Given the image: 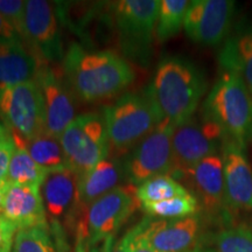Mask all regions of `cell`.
I'll use <instances>...</instances> for the list:
<instances>
[{
    "label": "cell",
    "instance_id": "1",
    "mask_svg": "<svg viewBox=\"0 0 252 252\" xmlns=\"http://www.w3.org/2000/svg\"><path fill=\"white\" fill-rule=\"evenodd\" d=\"M63 74L72 94L87 103L111 99L134 81L133 69L122 56L112 52H90L77 43L65 52Z\"/></svg>",
    "mask_w": 252,
    "mask_h": 252
},
{
    "label": "cell",
    "instance_id": "2",
    "mask_svg": "<svg viewBox=\"0 0 252 252\" xmlns=\"http://www.w3.org/2000/svg\"><path fill=\"white\" fill-rule=\"evenodd\" d=\"M207 78L190 60L169 56L158 64L146 90L160 123L176 126L193 117L207 91Z\"/></svg>",
    "mask_w": 252,
    "mask_h": 252
},
{
    "label": "cell",
    "instance_id": "3",
    "mask_svg": "<svg viewBox=\"0 0 252 252\" xmlns=\"http://www.w3.org/2000/svg\"><path fill=\"white\" fill-rule=\"evenodd\" d=\"M201 116L244 149L252 143V94L236 72L220 70L204 99Z\"/></svg>",
    "mask_w": 252,
    "mask_h": 252
},
{
    "label": "cell",
    "instance_id": "4",
    "mask_svg": "<svg viewBox=\"0 0 252 252\" xmlns=\"http://www.w3.org/2000/svg\"><path fill=\"white\" fill-rule=\"evenodd\" d=\"M108 131L110 157L127 156L157 128L160 118L146 91L126 93L103 111Z\"/></svg>",
    "mask_w": 252,
    "mask_h": 252
},
{
    "label": "cell",
    "instance_id": "5",
    "mask_svg": "<svg viewBox=\"0 0 252 252\" xmlns=\"http://www.w3.org/2000/svg\"><path fill=\"white\" fill-rule=\"evenodd\" d=\"M133 241L153 252H190L203 248L207 241L200 215L184 219H144L127 232Z\"/></svg>",
    "mask_w": 252,
    "mask_h": 252
},
{
    "label": "cell",
    "instance_id": "6",
    "mask_svg": "<svg viewBox=\"0 0 252 252\" xmlns=\"http://www.w3.org/2000/svg\"><path fill=\"white\" fill-rule=\"evenodd\" d=\"M68 168L83 174L110 156L104 116L88 112L77 116L61 137Z\"/></svg>",
    "mask_w": 252,
    "mask_h": 252
},
{
    "label": "cell",
    "instance_id": "7",
    "mask_svg": "<svg viewBox=\"0 0 252 252\" xmlns=\"http://www.w3.org/2000/svg\"><path fill=\"white\" fill-rule=\"evenodd\" d=\"M229 139L212 122L193 116L176 125L172 134V174L180 178L206 158L220 154Z\"/></svg>",
    "mask_w": 252,
    "mask_h": 252
},
{
    "label": "cell",
    "instance_id": "8",
    "mask_svg": "<svg viewBox=\"0 0 252 252\" xmlns=\"http://www.w3.org/2000/svg\"><path fill=\"white\" fill-rule=\"evenodd\" d=\"M160 1L122 0L112 6L123 53L134 61L146 63L152 49Z\"/></svg>",
    "mask_w": 252,
    "mask_h": 252
},
{
    "label": "cell",
    "instance_id": "9",
    "mask_svg": "<svg viewBox=\"0 0 252 252\" xmlns=\"http://www.w3.org/2000/svg\"><path fill=\"white\" fill-rule=\"evenodd\" d=\"M197 198L200 210L220 229L236 223L226 202L222 153L214 154L191 167L180 178Z\"/></svg>",
    "mask_w": 252,
    "mask_h": 252
},
{
    "label": "cell",
    "instance_id": "10",
    "mask_svg": "<svg viewBox=\"0 0 252 252\" xmlns=\"http://www.w3.org/2000/svg\"><path fill=\"white\" fill-rule=\"evenodd\" d=\"M135 188L132 185L121 186L94 201L78 220L75 230H80L94 247L115 237L118 229L140 204Z\"/></svg>",
    "mask_w": 252,
    "mask_h": 252
},
{
    "label": "cell",
    "instance_id": "11",
    "mask_svg": "<svg viewBox=\"0 0 252 252\" xmlns=\"http://www.w3.org/2000/svg\"><path fill=\"white\" fill-rule=\"evenodd\" d=\"M0 119L9 133L27 139L46 133L42 98L35 81L0 84Z\"/></svg>",
    "mask_w": 252,
    "mask_h": 252
},
{
    "label": "cell",
    "instance_id": "12",
    "mask_svg": "<svg viewBox=\"0 0 252 252\" xmlns=\"http://www.w3.org/2000/svg\"><path fill=\"white\" fill-rule=\"evenodd\" d=\"M174 127L161 122L126 156L124 167L128 185L138 187L156 176L172 174V134Z\"/></svg>",
    "mask_w": 252,
    "mask_h": 252
},
{
    "label": "cell",
    "instance_id": "13",
    "mask_svg": "<svg viewBox=\"0 0 252 252\" xmlns=\"http://www.w3.org/2000/svg\"><path fill=\"white\" fill-rule=\"evenodd\" d=\"M237 5L231 0H194L187 9L184 28L198 45L224 43L235 27Z\"/></svg>",
    "mask_w": 252,
    "mask_h": 252
},
{
    "label": "cell",
    "instance_id": "14",
    "mask_svg": "<svg viewBox=\"0 0 252 252\" xmlns=\"http://www.w3.org/2000/svg\"><path fill=\"white\" fill-rule=\"evenodd\" d=\"M27 45L43 63L63 61L62 34L54 4L28 0L26 4Z\"/></svg>",
    "mask_w": 252,
    "mask_h": 252
},
{
    "label": "cell",
    "instance_id": "15",
    "mask_svg": "<svg viewBox=\"0 0 252 252\" xmlns=\"http://www.w3.org/2000/svg\"><path fill=\"white\" fill-rule=\"evenodd\" d=\"M78 180L80 174L70 168L47 173L40 186L47 219L50 225L56 224L76 229L80 220L78 210Z\"/></svg>",
    "mask_w": 252,
    "mask_h": 252
},
{
    "label": "cell",
    "instance_id": "16",
    "mask_svg": "<svg viewBox=\"0 0 252 252\" xmlns=\"http://www.w3.org/2000/svg\"><path fill=\"white\" fill-rule=\"evenodd\" d=\"M35 82L39 87L45 112L46 133L60 138L76 116L74 94L67 81L53 67L42 64Z\"/></svg>",
    "mask_w": 252,
    "mask_h": 252
},
{
    "label": "cell",
    "instance_id": "17",
    "mask_svg": "<svg viewBox=\"0 0 252 252\" xmlns=\"http://www.w3.org/2000/svg\"><path fill=\"white\" fill-rule=\"evenodd\" d=\"M225 195L235 217L239 213H252V167L247 149L228 140L222 151Z\"/></svg>",
    "mask_w": 252,
    "mask_h": 252
},
{
    "label": "cell",
    "instance_id": "18",
    "mask_svg": "<svg viewBox=\"0 0 252 252\" xmlns=\"http://www.w3.org/2000/svg\"><path fill=\"white\" fill-rule=\"evenodd\" d=\"M0 215L18 230L47 224L39 186H7Z\"/></svg>",
    "mask_w": 252,
    "mask_h": 252
},
{
    "label": "cell",
    "instance_id": "19",
    "mask_svg": "<svg viewBox=\"0 0 252 252\" xmlns=\"http://www.w3.org/2000/svg\"><path fill=\"white\" fill-rule=\"evenodd\" d=\"M124 180H126L124 162L119 158L110 156L94 168L81 174L78 180L80 219L94 201L121 187Z\"/></svg>",
    "mask_w": 252,
    "mask_h": 252
},
{
    "label": "cell",
    "instance_id": "20",
    "mask_svg": "<svg viewBox=\"0 0 252 252\" xmlns=\"http://www.w3.org/2000/svg\"><path fill=\"white\" fill-rule=\"evenodd\" d=\"M220 70L238 74L252 94V17L235 25L219 54Z\"/></svg>",
    "mask_w": 252,
    "mask_h": 252
},
{
    "label": "cell",
    "instance_id": "21",
    "mask_svg": "<svg viewBox=\"0 0 252 252\" xmlns=\"http://www.w3.org/2000/svg\"><path fill=\"white\" fill-rule=\"evenodd\" d=\"M46 64L19 39L0 37V84L13 86L35 81Z\"/></svg>",
    "mask_w": 252,
    "mask_h": 252
},
{
    "label": "cell",
    "instance_id": "22",
    "mask_svg": "<svg viewBox=\"0 0 252 252\" xmlns=\"http://www.w3.org/2000/svg\"><path fill=\"white\" fill-rule=\"evenodd\" d=\"M9 134L14 140L15 146L26 151L32 159L47 172L68 168L67 159L60 138L43 133L39 137L27 139L14 133Z\"/></svg>",
    "mask_w": 252,
    "mask_h": 252
},
{
    "label": "cell",
    "instance_id": "23",
    "mask_svg": "<svg viewBox=\"0 0 252 252\" xmlns=\"http://www.w3.org/2000/svg\"><path fill=\"white\" fill-rule=\"evenodd\" d=\"M46 169L34 161L26 151L17 147L8 167L7 186H41L47 175Z\"/></svg>",
    "mask_w": 252,
    "mask_h": 252
},
{
    "label": "cell",
    "instance_id": "24",
    "mask_svg": "<svg viewBox=\"0 0 252 252\" xmlns=\"http://www.w3.org/2000/svg\"><path fill=\"white\" fill-rule=\"evenodd\" d=\"M190 5L188 0H161L158 12L156 37L160 42L178 35L184 27L186 13Z\"/></svg>",
    "mask_w": 252,
    "mask_h": 252
},
{
    "label": "cell",
    "instance_id": "25",
    "mask_svg": "<svg viewBox=\"0 0 252 252\" xmlns=\"http://www.w3.org/2000/svg\"><path fill=\"white\" fill-rule=\"evenodd\" d=\"M190 193L187 187L171 175H159L145 181L135 188V194L140 206L145 203H157L169 198L184 196Z\"/></svg>",
    "mask_w": 252,
    "mask_h": 252
},
{
    "label": "cell",
    "instance_id": "26",
    "mask_svg": "<svg viewBox=\"0 0 252 252\" xmlns=\"http://www.w3.org/2000/svg\"><path fill=\"white\" fill-rule=\"evenodd\" d=\"M12 252H60V249L47 223L18 230Z\"/></svg>",
    "mask_w": 252,
    "mask_h": 252
},
{
    "label": "cell",
    "instance_id": "27",
    "mask_svg": "<svg viewBox=\"0 0 252 252\" xmlns=\"http://www.w3.org/2000/svg\"><path fill=\"white\" fill-rule=\"evenodd\" d=\"M141 208L152 217L172 220L197 215L200 212V203L193 194L189 193L184 196L173 197L161 202L141 204Z\"/></svg>",
    "mask_w": 252,
    "mask_h": 252
},
{
    "label": "cell",
    "instance_id": "28",
    "mask_svg": "<svg viewBox=\"0 0 252 252\" xmlns=\"http://www.w3.org/2000/svg\"><path fill=\"white\" fill-rule=\"evenodd\" d=\"M212 241L217 252H252V229L235 223L212 235Z\"/></svg>",
    "mask_w": 252,
    "mask_h": 252
},
{
    "label": "cell",
    "instance_id": "29",
    "mask_svg": "<svg viewBox=\"0 0 252 252\" xmlns=\"http://www.w3.org/2000/svg\"><path fill=\"white\" fill-rule=\"evenodd\" d=\"M26 4L27 1H24V0H0V13L12 30L15 32L19 39L28 47L26 34Z\"/></svg>",
    "mask_w": 252,
    "mask_h": 252
},
{
    "label": "cell",
    "instance_id": "30",
    "mask_svg": "<svg viewBox=\"0 0 252 252\" xmlns=\"http://www.w3.org/2000/svg\"><path fill=\"white\" fill-rule=\"evenodd\" d=\"M15 149L17 146L9 133L0 139V185H5L9 163Z\"/></svg>",
    "mask_w": 252,
    "mask_h": 252
},
{
    "label": "cell",
    "instance_id": "31",
    "mask_svg": "<svg viewBox=\"0 0 252 252\" xmlns=\"http://www.w3.org/2000/svg\"><path fill=\"white\" fill-rule=\"evenodd\" d=\"M18 229L0 215V252H12Z\"/></svg>",
    "mask_w": 252,
    "mask_h": 252
},
{
    "label": "cell",
    "instance_id": "32",
    "mask_svg": "<svg viewBox=\"0 0 252 252\" xmlns=\"http://www.w3.org/2000/svg\"><path fill=\"white\" fill-rule=\"evenodd\" d=\"M102 250L103 252H131L124 237L117 242L115 241V237L108 238L104 242Z\"/></svg>",
    "mask_w": 252,
    "mask_h": 252
},
{
    "label": "cell",
    "instance_id": "33",
    "mask_svg": "<svg viewBox=\"0 0 252 252\" xmlns=\"http://www.w3.org/2000/svg\"><path fill=\"white\" fill-rule=\"evenodd\" d=\"M75 231H76V241H75V247L72 252H103V250H99L98 247L90 245L80 230H75Z\"/></svg>",
    "mask_w": 252,
    "mask_h": 252
},
{
    "label": "cell",
    "instance_id": "34",
    "mask_svg": "<svg viewBox=\"0 0 252 252\" xmlns=\"http://www.w3.org/2000/svg\"><path fill=\"white\" fill-rule=\"evenodd\" d=\"M126 243H127L128 248H130L131 252H153L149 250V249H146L143 245H140L139 243H137V242L133 241V239L131 238V236L128 234H126L124 236ZM190 252H217L216 250H214V249H207V248H202V249H198V250H195V251H190Z\"/></svg>",
    "mask_w": 252,
    "mask_h": 252
},
{
    "label": "cell",
    "instance_id": "35",
    "mask_svg": "<svg viewBox=\"0 0 252 252\" xmlns=\"http://www.w3.org/2000/svg\"><path fill=\"white\" fill-rule=\"evenodd\" d=\"M0 37L1 39H19L15 32L12 30L11 26L7 24V21L1 15V13H0Z\"/></svg>",
    "mask_w": 252,
    "mask_h": 252
},
{
    "label": "cell",
    "instance_id": "36",
    "mask_svg": "<svg viewBox=\"0 0 252 252\" xmlns=\"http://www.w3.org/2000/svg\"><path fill=\"white\" fill-rule=\"evenodd\" d=\"M6 188H7V185H0V214H1L2 210V204H4V197L6 193Z\"/></svg>",
    "mask_w": 252,
    "mask_h": 252
},
{
    "label": "cell",
    "instance_id": "37",
    "mask_svg": "<svg viewBox=\"0 0 252 252\" xmlns=\"http://www.w3.org/2000/svg\"><path fill=\"white\" fill-rule=\"evenodd\" d=\"M58 247L60 249V252H67V245H65V239H61L58 242Z\"/></svg>",
    "mask_w": 252,
    "mask_h": 252
},
{
    "label": "cell",
    "instance_id": "38",
    "mask_svg": "<svg viewBox=\"0 0 252 252\" xmlns=\"http://www.w3.org/2000/svg\"><path fill=\"white\" fill-rule=\"evenodd\" d=\"M8 133H9V132H8L7 128H6L4 125L0 124V139H1V138H4L5 135H7Z\"/></svg>",
    "mask_w": 252,
    "mask_h": 252
}]
</instances>
